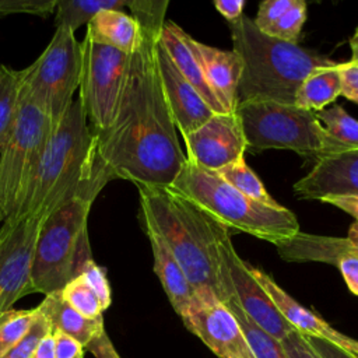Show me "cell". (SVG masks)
Returning a JSON list of instances; mask_svg holds the SVG:
<instances>
[{
    "label": "cell",
    "mask_w": 358,
    "mask_h": 358,
    "mask_svg": "<svg viewBox=\"0 0 358 358\" xmlns=\"http://www.w3.org/2000/svg\"><path fill=\"white\" fill-rule=\"evenodd\" d=\"M168 1L127 0L141 28L140 46L130 55L117 108L110 126L95 134V157L110 179L136 186L168 187L186 155L165 98L157 45Z\"/></svg>",
    "instance_id": "obj_1"
},
{
    "label": "cell",
    "mask_w": 358,
    "mask_h": 358,
    "mask_svg": "<svg viewBox=\"0 0 358 358\" xmlns=\"http://www.w3.org/2000/svg\"><path fill=\"white\" fill-rule=\"evenodd\" d=\"M109 180L96 161L95 134L84 108L80 99H74L53 127L18 218L43 221L84 189H103Z\"/></svg>",
    "instance_id": "obj_2"
},
{
    "label": "cell",
    "mask_w": 358,
    "mask_h": 358,
    "mask_svg": "<svg viewBox=\"0 0 358 358\" xmlns=\"http://www.w3.org/2000/svg\"><path fill=\"white\" fill-rule=\"evenodd\" d=\"M137 189L141 224L158 234L194 292L213 291L221 298L217 221L169 186H137Z\"/></svg>",
    "instance_id": "obj_3"
},
{
    "label": "cell",
    "mask_w": 358,
    "mask_h": 358,
    "mask_svg": "<svg viewBox=\"0 0 358 358\" xmlns=\"http://www.w3.org/2000/svg\"><path fill=\"white\" fill-rule=\"evenodd\" d=\"M232 50L242 62L236 106L268 101L294 105L302 81L317 67L334 64L329 57L263 34L249 17L229 22Z\"/></svg>",
    "instance_id": "obj_4"
},
{
    "label": "cell",
    "mask_w": 358,
    "mask_h": 358,
    "mask_svg": "<svg viewBox=\"0 0 358 358\" xmlns=\"http://www.w3.org/2000/svg\"><path fill=\"white\" fill-rule=\"evenodd\" d=\"M169 187L227 229L242 231L274 245L299 232L298 220L291 210L255 201L227 183L217 172L201 169L187 161Z\"/></svg>",
    "instance_id": "obj_5"
},
{
    "label": "cell",
    "mask_w": 358,
    "mask_h": 358,
    "mask_svg": "<svg viewBox=\"0 0 358 358\" xmlns=\"http://www.w3.org/2000/svg\"><path fill=\"white\" fill-rule=\"evenodd\" d=\"M101 190L96 186L84 189L42 221L31 263V294L60 291L92 259L88 217Z\"/></svg>",
    "instance_id": "obj_6"
},
{
    "label": "cell",
    "mask_w": 358,
    "mask_h": 358,
    "mask_svg": "<svg viewBox=\"0 0 358 358\" xmlns=\"http://www.w3.org/2000/svg\"><path fill=\"white\" fill-rule=\"evenodd\" d=\"M248 147L262 150H291L316 161L348 151L334 140L316 115L296 105L257 101L236 106Z\"/></svg>",
    "instance_id": "obj_7"
},
{
    "label": "cell",
    "mask_w": 358,
    "mask_h": 358,
    "mask_svg": "<svg viewBox=\"0 0 358 358\" xmlns=\"http://www.w3.org/2000/svg\"><path fill=\"white\" fill-rule=\"evenodd\" d=\"M52 131L53 123L49 116L22 85L17 122L0 152V215L3 221L18 218Z\"/></svg>",
    "instance_id": "obj_8"
},
{
    "label": "cell",
    "mask_w": 358,
    "mask_h": 358,
    "mask_svg": "<svg viewBox=\"0 0 358 358\" xmlns=\"http://www.w3.org/2000/svg\"><path fill=\"white\" fill-rule=\"evenodd\" d=\"M81 42L66 27H56L50 42L38 59L25 67L24 88L49 116L53 127L73 103L80 87Z\"/></svg>",
    "instance_id": "obj_9"
},
{
    "label": "cell",
    "mask_w": 358,
    "mask_h": 358,
    "mask_svg": "<svg viewBox=\"0 0 358 358\" xmlns=\"http://www.w3.org/2000/svg\"><path fill=\"white\" fill-rule=\"evenodd\" d=\"M130 55L96 43L87 36L81 42L80 102L94 131L106 130L115 116Z\"/></svg>",
    "instance_id": "obj_10"
},
{
    "label": "cell",
    "mask_w": 358,
    "mask_h": 358,
    "mask_svg": "<svg viewBox=\"0 0 358 358\" xmlns=\"http://www.w3.org/2000/svg\"><path fill=\"white\" fill-rule=\"evenodd\" d=\"M215 234L221 285L220 299L231 296L255 324L278 341H284L296 330L281 316L267 292L252 275L249 264L236 253L229 229L217 222Z\"/></svg>",
    "instance_id": "obj_11"
},
{
    "label": "cell",
    "mask_w": 358,
    "mask_h": 358,
    "mask_svg": "<svg viewBox=\"0 0 358 358\" xmlns=\"http://www.w3.org/2000/svg\"><path fill=\"white\" fill-rule=\"evenodd\" d=\"M180 317L218 358H255L236 317L213 291L194 292Z\"/></svg>",
    "instance_id": "obj_12"
},
{
    "label": "cell",
    "mask_w": 358,
    "mask_h": 358,
    "mask_svg": "<svg viewBox=\"0 0 358 358\" xmlns=\"http://www.w3.org/2000/svg\"><path fill=\"white\" fill-rule=\"evenodd\" d=\"M42 221L18 218L0 225V315L31 294L29 273Z\"/></svg>",
    "instance_id": "obj_13"
},
{
    "label": "cell",
    "mask_w": 358,
    "mask_h": 358,
    "mask_svg": "<svg viewBox=\"0 0 358 358\" xmlns=\"http://www.w3.org/2000/svg\"><path fill=\"white\" fill-rule=\"evenodd\" d=\"M186 161L207 171H218L243 157L248 143L236 112L214 113L185 136Z\"/></svg>",
    "instance_id": "obj_14"
},
{
    "label": "cell",
    "mask_w": 358,
    "mask_h": 358,
    "mask_svg": "<svg viewBox=\"0 0 358 358\" xmlns=\"http://www.w3.org/2000/svg\"><path fill=\"white\" fill-rule=\"evenodd\" d=\"M294 194L305 200L358 194V150L317 159L310 172L294 185Z\"/></svg>",
    "instance_id": "obj_15"
},
{
    "label": "cell",
    "mask_w": 358,
    "mask_h": 358,
    "mask_svg": "<svg viewBox=\"0 0 358 358\" xmlns=\"http://www.w3.org/2000/svg\"><path fill=\"white\" fill-rule=\"evenodd\" d=\"M157 60L165 98L175 126L185 137L207 122L214 112L193 85L179 73L159 41L157 45Z\"/></svg>",
    "instance_id": "obj_16"
},
{
    "label": "cell",
    "mask_w": 358,
    "mask_h": 358,
    "mask_svg": "<svg viewBox=\"0 0 358 358\" xmlns=\"http://www.w3.org/2000/svg\"><path fill=\"white\" fill-rule=\"evenodd\" d=\"M249 270L256 281L262 285V288L267 292L273 303L281 316L301 334L308 337H319L329 340L334 344L341 345L345 350H350V345L354 338L347 337L345 334L333 329L327 322H324L320 316L313 313L312 310L302 306L296 302L289 294H287L267 273L260 268L252 267L249 264Z\"/></svg>",
    "instance_id": "obj_17"
},
{
    "label": "cell",
    "mask_w": 358,
    "mask_h": 358,
    "mask_svg": "<svg viewBox=\"0 0 358 358\" xmlns=\"http://www.w3.org/2000/svg\"><path fill=\"white\" fill-rule=\"evenodd\" d=\"M159 43L168 53L179 73L193 85L204 102L214 113H225L220 101L207 84L204 71L194 48V39L190 38L179 25L165 21L159 35Z\"/></svg>",
    "instance_id": "obj_18"
},
{
    "label": "cell",
    "mask_w": 358,
    "mask_h": 358,
    "mask_svg": "<svg viewBox=\"0 0 358 358\" xmlns=\"http://www.w3.org/2000/svg\"><path fill=\"white\" fill-rule=\"evenodd\" d=\"M194 48L208 87L225 112L236 110V90L242 74V62L234 50H222L199 41Z\"/></svg>",
    "instance_id": "obj_19"
},
{
    "label": "cell",
    "mask_w": 358,
    "mask_h": 358,
    "mask_svg": "<svg viewBox=\"0 0 358 358\" xmlns=\"http://www.w3.org/2000/svg\"><path fill=\"white\" fill-rule=\"evenodd\" d=\"M143 228L152 250L154 273L159 278V282L173 310L182 316L193 299L194 289L190 285L182 267L169 252L166 245L162 242V239L158 236V234L145 224H143Z\"/></svg>",
    "instance_id": "obj_20"
},
{
    "label": "cell",
    "mask_w": 358,
    "mask_h": 358,
    "mask_svg": "<svg viewBox=\"0 0 358 358\" xmlns=\"http://www.w3.org/2000/svg\"><path fill=\"white\" fill-rule=\"evenodd\" d=\"M278 255L287 262H322L336 266L345 255H358V249L345 236H323L302 234L275 245Z\"/></svg>",
    "instance_id": "obj_21"
},
{
    "label": "cell",
    "mask_w": 358,
    "mask_h": 358,
    "mask_svg": "<svg viewBox=\"0 0 358 358\" xmlns=\"http://www.w3.org/2000/svg\"><path fill=\"white\" fill-rule=\"evenodd\" d=\"M88 39L112 46L131 55L141 42L138 22L123 10H102L88 24L85 35Z\"/></svg>",
    "instance_id": "obj_22"
},
{
    "label": "cell",
    "mask_w": 358,
    "mask_h": 358,
    "mask_svg": "<svg viewBox=\"0 0 358 358\" xmlns=\"http://www.w3.org/2000/svg\"><path fill=\"white\" fill-rule=\"evenodd\" d=\"M36 308L50 322L52 330H59L76 338L84 348L105 331L103 317H84L63 301L60 291L45 295Z\"/></svg>",
    "instance_id": "obj_23"
},
{
    "label": "cell",
    "mask_w": 358,
    "mask_h": 358,
    "mask_svg": "<svg viewBox=\"0 0 358 358\" xmlns=\"http://www.w3.org/2000/svg\"><path fill=\"white\" fill-rule=\"evenodd\" d=\"M338 95H341V77L338 63H334L308 74L295 94L294 105L316 113L326 109Z\"/></svg>",
    "instance_id": "obj_24"
},
{
    "label": "cell",
    "mask_w": 358,
    "mask_h": 358,
    "mask_svg": "<svg viewBox=\"0 0 358 358\" xmlns=\"http://www.w3.org/2000/svg\"><path fill=\"white\" fill-rule=\"evenodd\" d=\"M24 78L25 69L14 70L0 63V152L17 122Z\"/></svg>",
    "instance_id": "obj_25"
},
{
    "label": "cell",
    "mask_w": 358,
    "mask_h": 358,
    "mask_svg": "<svg viewBox=\"0 0 358 358\" xmlns=\"http://www.w3.org/2000/svg\"><path fill=\"white\" fill-rule=\"evenodd\" d=\"M127 0H57L55 8L56 27H66L76 32L87 25L99 11L113 8L123 10Z\"/></svg>",
    "instance_id": "obj_26"
},
{
    "label": "cell",
    "mask_w": 358,
    "mask_h": 358,
    "mask_svg": "<svg viewBox=\"0 0 358 358\" xmlns=\"http://www.w3.org/2000/svg\"><path fill=\"white\" fill-rule=\"evenodd\" d=\"M222 302L236 317L255 358H288L282 341H278L255 324L231 296H225Z\"/></svg>",
    "instance_id": "obj_27"
},
{
    "label": "cell",
    "mask_w": 358,
    "mask_h": 358,
    "mask_svg": "<svg viewBox=\"0 0 358 358\" xmlns=\"http://www.w3.org/2000/svg\"><path fill=\"white\" fill-rule=\"evenodd\" d=\"M217 175H220L227 183H229L232 187H235L238 192L245 194L246 197L263 203L266 206L271 207H280L281 204L277 203L266 190L263 182L259 179V176L248 166L245 162V158H239L235 162L215 171Z\"/></svg>",
    "instance_id": "obj_28"
},
{
    "label": "cell",
    "mask_w": 358,
    "mask_h": 358,
    "mask_svg": "<svg viewBox=\"0 0 358 358\" xmlns=\"http://www.w3.org/2000/svg\"><path fill=\"white\" fill-rule=\"evenodd\" d=\"M327 133L348 150H358V120L340 105H333L315 113Z\"/></svg>",
    "instance_id": "obj_29"
},
{
    "label": "cell",
    "mask_w": 358,
    "mask_h": 358,
    "mask_svg": "<svg viewBox=\"0 0 358 358\" xmlns=\"http://www.w3.org/2000/svg\"><path fill=\"white\" fill-rule=\"evenodd\" d=\"M36 313L38 309L32 308L10 309L0 315V358L7 355L27 334Z\"/></svg>",
    "instance_id": "obj_30"
},
{
    "label": "cell",
    "mask_w": 358,
    "mask_h": 358,
    "mask_svg": "<svg viewBox=\"0 0 358 358\" xmlns=\"http://www.w3.org/2000/svg\"><path fill=\"white\" fill-rule=\"evenodd\" d=\"M60 295L63 301L70 305L74 310L83 315L87 319H98L102 317L103 309L95 292L85 282L83 275L73 278L69 281L62 289Z\"/></svg>",
    "instance_id": "obj_31"
},
{
    "label": "cell",
    "mask_w": 358,
    "mask_h": 358,
    "mask_svg": "<svg viewBox=\"0 0 358 358\" xmlns=\"http://www.w3.org/2000/svg\"><path fill=\"white\" fill-rule=\"evenodd\" d=\"M306 20V3L302 0H294L292 6L274 22V25L267 31L263 32L268 36L298 43V38L301 29Z\"/></svg>",
    "instance_id": "obj_32"
},
{
    "label": "cell",
    "mask_w": 358,
    "mask_h": 358,
    "mask_svg": "<svg viewBox=\"0 0 358 358\" xmlns=\"http://www.w3.org/2000/svg\"><path fill=\"white\" fill-rule=\"evenodd\" d=\"M38 309V308H36ZM52 331L50 322L38 310L29 330L18 341V344L3 358H31L39 341Z\"/></svg>",
    "instance_id": "obj_33"
},
{
    "label": "cell",
    "mask_w": 358,
    "mask_h": 358,
    "mask_svg": "<svg viewBox=\"0 0 358 358\" xmlns=\"http://www.w3.org/2000/svg\"><path fill=\"white\" fill-rule=\"evenodd\" d=\"M81 275L98 296L102 309L106 310L112 303V291H110V285H109L105 268L96 264L94 259H91L85 264Z\"/></svg>",
    "instance_id": "obj_34"
},
{
    "label": "cell",
    "mask_w": 358,
    "mask_h": 358,
    "mask_svg": "<svg viewBox=\"0 0 358 358\" xmlns=\"http://www.w3.org/2000/svg\"><path fill=\"white\" fill-rule=\"evenodd\" d=\"M57 0H0V15L32 14L48 17L55 13Z\"/></svg>",
    "instance_id": "obj_35"
},
{
    "label": "cell",
    "mask_w": 358,
    "mask_h": 358,
    "mask_svg": "<svg viewBox=\"0 0 358 358\" xmlns=\"http://www.w3.org/2000/svg\"><path fill=\"white\" fill-rule=\"evenodd\" d=\"M294 0H264L259 4L255 25L262 31L267 32L274 22L292 6Z\"/></svg>",
    "instance_id": "obj_36"
},
{
    "label": "cell",
    "mask_w": 358,
    "mask_h": 358,
    "mask_svg": "<svg viewBox=\"0 0 358 358\" xmlns=\"http://www.w3.org/2000/svg\"><path fill=\"white\" fill-rule=\"evenodd\" d=\"M341 77V95L358 103V62L338 63Z\"/></svg>",
    "instance_id": "obj_37"
},
{
    "label": "cell",
    "mask_w": 358,
    "mask_h": 358,
    "mask_svg": "<svg viewBox=\"0 0 358 358\" xmlns=\"http://www.w3.org/2000/svg\"><path fill=\"white\" fill-rule=\"evenodd\" d=\"M53 338H55V357L56 358H83L84 357L85 348L76 338H73L59 330H53Z\"/></svg>",
    "instance_id": "obj_38"
},
{
    "label": "cell",
    "mask_w": 358,
    "mask_h": 358,
    "mask_svg": "<svg viewBox=\"0 0 358 358\" xmlns=\"http://www.w3.org/2000/svg\"><path fill=\"white\" fill-rule=\"evenodd\" d=\"M305 338L320 358H358V355L354 354L352 351H348L329 340L308 336H305Z\"/></svg>",
    "instance_id": "obj_39"
},
{
    "label": "cell",
    "mask_w": 358,
    "mask_h": 358,
    "mask_svg": "<svg viewBox=\"0 0 358 358\" xmlns=\"http://www.w3.org/2000/svg\"><path fill=\"white\" fill-rule=\"evenodd\" d=\"M282 345L288 358H320L316 351L309 345L305 336L298 331H292L282 341Z\"/></svg>",
    "instance_id": "obj_40"
},
{
    "label": "cell",
    "mask_w": 358,
    "mask_h": 358,
    "mask_svg": "<svg viewBox=\"0 0 358 358\" xmlns=\"http://www.w3.org/2000/svg\"><path fill=\"white\" fill-rule=\"evenodd\" d=\"M348 289L358 296V255H345L336 263Z\"/></svg>",
    "instance_id": "obj_41"
},
{
    "label": "cell",
    "mask_w": 358,
    "mask_h": 358,
    "mask_svg": "<svg viewBox=\"0 0 358 358\" xmlns=\"http://www.w3.org/2000/svg\"><path fill=\"white\" fill-rule=\"evenodd\" d=\"M95 358H120L106 331L99 334L85 347Z\"/></svg>",
    "instance_id": "obj_42"
},
{
    "label": "cell",
    "mask_w": 358,
    "mask_h": 358,
    "mask_svg": "<svg viewBox=\"0 0 358 358\" xmlns=\"http://www.w3.org/2000/svg\"><path fill=\"white\" fill-rule=\"evenodd\" d=\"M320 203L331 204L341 211L350 214L355 222L358 224V194H347V196H327L319 200Z\"/></svg>",
    "instance_id": "obj_43"
},
{
    "label": "cell",
    "mask_w": 358,
    "mask_h": 358,
    "mask_svg": "<svg viewBox=\"0 0 358 358\" xmlns=\"http://www.w3.org/2000/svg\"><path fill=\"white\" fill-rule=\"evenodd\" d=\"M214 7L225 20L234 22L243 15L245 0H215Z\"/></svg>",
    "instance_id": "obj_44"
},
{
    "label": "cell",
    "mask_w": 358,
    "mask_h": 358,
    "mask_svg": "<svg viewBox=\"0 0 358 358\" xmlns=\"http://www.w3.org/2000/svg\"><path fill=\"white\" fill-rule=\"evenodd\" d=\"M31 358H56L55 357V338H53V330L48 333L35 348Z\"/></svg>",
    "instance_id": "obj_45"
},
{
    "label": "cell",
    "mask_w": 358,
    "mask_h": 358,
    "mask_svg": "<svg viewBox=\"0 0 358 358\" xmlns=\"http://www.w3.org/2000/svg\"><path fill=\"white\" fill-rule=\"evenodd\" d=\"M350 46H351V60L358 62V29L355 31L354 36L350 41Z\"/></svg>",
    "instance_id": "obj_46"
},
{
    "label": "cell",
    "mask_w": 358,
    "mask_h": 358,
    "mask_svg": "<svg viewBox=\"0 0 358 358\" xmlns=\"http://www.w3.org/2000/svg\"><path fill=\"white\" fill-rule=\"evenodd\" d=\"M347 238H348V239L354 243V246L358 249V224H357V222H354V224L350 227Z\"/></svg>",
    "instance_id": "obj_47"
},
{
    "label": "cell",
    "mask_w": 358,
    "mask_h": 358,
    "mask_svg": "<svg viewBox=\"0 0 358 358\" xmlns=\"http://www.w3.org/2000/svg\"><path fill=\"white\" fill-rule=\"evenodd\" d=\"M348 351H352L354 354H357L358 355V341L357 340H352V343H351V345H350V350Z\"/></svg>",
    "instance_id": "obj_48"
},
{
    "label": "cell",
    "mask_w": 358,
    "mask_h": 358,
    "mask_svg": "<svg viewBox=\"0 0 358 358\" xmlns=\"http://www.w3.org/2000/svg\"><path fill=\"white\" fill-rule=\"evenodd\" d=\"M0 222H3V218H1V215H0Z\"/></svg>",
    "instance_id": "obj_49"
}]
</instances>
